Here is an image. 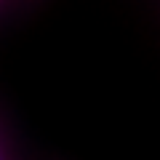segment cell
<instances>
[{
	"mask_svg": "<svg viewBox=\"0 0 160 160\" xmlns=\"http://www.w3.org/2000/svg\"><path fill=\"white\" fill-rule=\"evenodd\" d=\"M0 160H3V158H0Z\"/></svg>",
	"mask_w": 160,
	"mask_h": 160,
	"instance_id": "6da1fadb",
	"label": "cell"
}]
</instances>
